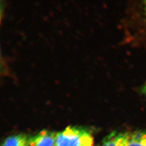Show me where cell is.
<instances>
[{
    "label": "cell",
    "instance_id": "cell-1",
    "mask_svg": "<svg viewBox=\"0 0 146 146\" xmlns=\"http://www.w3.org/2000/svg\"><path fill=\"white\" fill-rule=\"evenodd\" d=\"M93 143L90 132L80 127L69 126L56 136L55 146H93Z\"/></svg>",
    "mask_w": 146,
    "mask_h": 146
},
{
    "label": "cell",
    "instance_id": "cell-2",
    "mask_svg": "<svg viewBox=\"0 0 146 146\" xmlns=\"http://www.w3.org/2000/svg\"><path fill=\"white\" fill-rule=\"evenodd\" d=\"M131 133L113 131L102 141L101 146H129Z\"/></svg>",
    "mask_w": 146,
    "mask_h": 146
},
{
    "label": "cell",
    "instance_id": "cell-3",
    "mask_svg": "<svg viewBox=\"0 0 146 146\" xmlns=\"http://www.w3.org/2000/svg\"><path fill=\"white\" fill-rule=\"evenodd\" d=\"M56 136L54 132L43 130L31 137L29 146H55Z\"/></svg>",
    "mask_w": 146,
    "mask_h": 146
},
{
    "label": "cell",
    "instance_id": "cell-4",
    "mask_svg": "<svg viewBox=\"0 0 146 146\" xmlns=\"http://www.w3.org/2000/svg\"><path fill=\"white\" fill-rule=\"evenodd\" d=\"M31 136L21 134L6 138L1 146H29Z\"/></svg>",
    "mask_w": 146,
    "mask_h": 146
},
{
    "label": "cell",
    "instance_id": "cell-5",
    "mask_svg": "<svg viewBox=\"0 0 146 146\" xmlns=\"http://www.w3.org/2000/svg\"><path fill=\"white\" fill-rule=\"evenodd\" d=\"M129 146H146V131L131 134Z\"/></svg>",
    "mask_w": 146,
    "mask_h": 146
},
{
    "label": "cell",
    "instance_id": "cell-6",
    "mask_svg": "<svg viewBox=\"0 0 146 146\" xmlns=\"http://www.w3.org/2000/svg\"><path fill=\"white\" fill-rule=\"evenodd\" d=\"M7 60L1 57V76H13L10 69L8 67Z\"/></svg>",
    "mask_w": 146,
    "mask_h": 146
},
{
    "label": "cell",
    "instance_id": "cell-7",
    "mask_svg": "<svg viewBox=\"0 0 146 146\" xmlns=\"http://www.w3.org/2000/svg\"><path fill=\"white\" fill-rule=\"evenodd\" d=\"M6 1H1V18L3 19V17L4 15V11L6 6Z\"/></svg>",
    "mask_w": 146,
    "mask_h": 146
},
{
    "label": "cell",
    "instance_id": "cell-8",
    "mask_svg": "<svg viewBox=\"0 0 146 146\" xmlns=\"http://www.w3.org/2000/svg\"><path fill=\"white\" fill-rule=\"evenodd\" d=\"M143 91L144 94V95H145V96L146 97V84L145 85V86L144 87Z\"/></svg>",
    "mask_w": 146,
    "mask_h": 146
},
{
    "label": "cell",
    "instance_id": "cell-9",
    "mask_svg": "<svg viewBox=\"0 0 146 146\" xmlns=\"http://www.w3.org/2000/svg\"><path fill=\"white\" fill-rule=\"evenodd\" d=\"M144 11H145L146 14V1H144Z\"/></svg>",
    "mask_w": 146,
    "mask_h": 146
}]
</instances>
